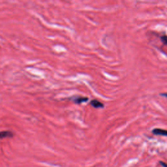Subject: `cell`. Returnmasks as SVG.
<instances>
[{"label":"cell","instance_id":"1","mask_svg":"<svg viewBox=\"0 0 167 167\" xmlns=\"http://www.w3.org/2000/svg\"><path fill=\"white\" fill-rule=\"evenodd\" d=\"M152 133L155 135H161V136L167 137V130L156 128L152 130Z\"/></svg>","mask_w":167,"mask_h":167},{"label":"cell","instance_id":"2","mask_svg":"<svg viewBox=\"0 0 167 167\" xmlns=\"http://www.w3.org/2000/svg\"><path fill=\"white\" fill-rule=\"evenodd\" d=\"M90 104H91V105L96 108H103L104 106V105L101 103L100 101H99L97 100H96V99H94V100H92L91 101V103H90Z\"/></svg>","mask_w":167,"mask_h":167},{"label":"cell","instance_id":"3","mask_svg":"<svg viewBox=\"0 0 167 167\" xmlns=\"http://www.w3.org/2000/svg\"><path fill=\"white\" fill-rule=\"evenodd\" d=\"M13 137V133L9 130H5V131H2L0 133V137L1 138H11Z\"/></svg>","mask_w":167,"mask_h":167},{"label":"cell","instance_id":"4","mask_svg":"<svg viewBox=\"0 0 167 167\" xmlns=\"http://www.w3.org/2000/svg\"><path fill=\"white\" fill-rule=\"evenodd\" d=\"M88 100V97H79L75 99V103L76 104H80L84 102H86Z\"/></svg>","mask_w":167,"mask_h":167},{"label":"cell","instance_id":"5","mask_svg":"<svg viewBox=\"0 0 167 167\" xmlns=\"http://www.w3.org/2000/svg\"><path fill=\"white\" fill-rule=\"evenodd\" d=\"M161 39L162 43L167 45V36L166 35L162 36V37H161Z\"/></svg>","mask_w":167,"mask_h":167},{"label":"cell","instance_id":"6","mask_svg":"<svg viewBox=\"0 0 167 167\" xmlns=\"http://www.w3.org/2000/svg\"><path fill=\"white\" fill-rule=\"evenodd\" d=\"M159 164L162 166V167H167V163L163 162V161H159Z\"/></svg>","mask_w":167,"mask_h":167},{"label":"cell","instance_id":"7","mask_svg":"<svg viewBox=\"0 0 167 167\" xmlns=\"http://www.w3.org/2000/svg\"><path fill=\"white\" fill-rule=\"evenodd\" d=\"M161 96H162V97H165L166 98H167V92L166 93H162L160 94Z\"/></svg>","mask_w":167,"mask_h":167}]
</instances>
